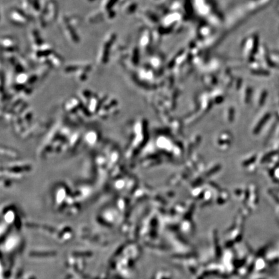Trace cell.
I'll use <instances>...</instances> for the list:
<instances>
[{
	"label": "cell",
	"instance_id": "cell-1",
	"mask_svg": "<svg viewBox=\"0 0 279 279\" xmlns=\"http://www.w3.org/2000/svg\"><path fill=\"white\" fill-rule=\"evenodd\" d=\"M10 20L16 25H25L27 22V17L22 13L20 10H13L10 14Z\"/></svg>",
	"mask_w": 279,
	"mask_h": 279
},
{
	"label": "cell",
	"instance_id": "cell-2",
	"mask_svg": "<svg viewBox=\"0 0 279 279\" xmlns=\"http://www.w3.org/2000/svg\"><path fill=\"white\" fill-rule=\"evenodd\" d=\"M1 45L3 49L5 48V50H7L8 52H13V50H15V48L16 47V45L15 43V41L13 39L8 37L2 38Z\"/></svg>",
	"mask_w": 279,
	"mask_h": 279
},
{
	"label": "cell",
	"instance_id": "cell-3",
	"mask_svg": "<svg viewBox=\"0 0 279 279\" xmlns=\"http://www.w3.org/2000/svg\"><path fill=\"white\" fill-rule=\"evenodd\" d=\"M46 5H47L46 14H47L48 20H55L56 16V12H57L56 3L53 1H49Z\"/></svg>",
	"mask_w": 279,
	"mask_h": 279
},
{
	"label": "cell",
	"instance_id": "cell-4",
	"mask_svg": "<svg viewBox=\"0 0 279 279\" xmlns=\"http://www.w3.org/2000/svg\"><path fill=\"white\" fill-rule=\"evenodd\" d=\"M118 1H119V0H104L103 1L102 5L104 9L108 11L111 10L113 6H115Z\"/></svg>",
	"mask_w": 279,
	"mask_h": 279
}]
</instances>
